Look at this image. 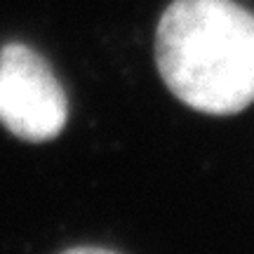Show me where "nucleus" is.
Returning a JSON list of instances; mask_svg holds the SVG:
<instances>
[{
  "mask_svg": "<svg viewBox=\"0 0 254 254\" xmlns=\"http://www.w3.org/2000/svg\"><path fill=\"white\" fill-rule=\"evenodd\" d=\"M68 99L52 66L28 45L0 50V125L24 141H50L64 132Z\"/></svg>",
  "mask_w": 254,
  "mask_h": 254,
  "instance_id": "f03ea898",
  "label": "nucleus"
},
{
  "mask_svg": "<svg viewBox=\"0 0 254 254\" xmlns=\"http://www.w3.org/2000/svg\"><path fill=\"white\" fill-rule=\"evenodd\" d=\"M155 64L186 106L240 113L254 101V14L233 0H174L158 21Z\"/></svg>",
  "mask_w": 254,
  "mask_h": 254,
  "instance_id": "f257e3e1",
  "label": "nucleus"
},
{
  "mask_svg": "<svg viewBox=\"0 0 254 254\" xmlns=\"http://www.w3.org/2000/svg\"><path fill=\"white\" fill-rule=\"evenodd\" d=\"M62 254H118V252H111V250H104V247H73V250H66Z\"/></svg>",
  "mask_w": 254,
  "mask_h": 254,
  "instance_id": "7ed1b4c3",
  "label": "nucleus"
}]
</instances>
